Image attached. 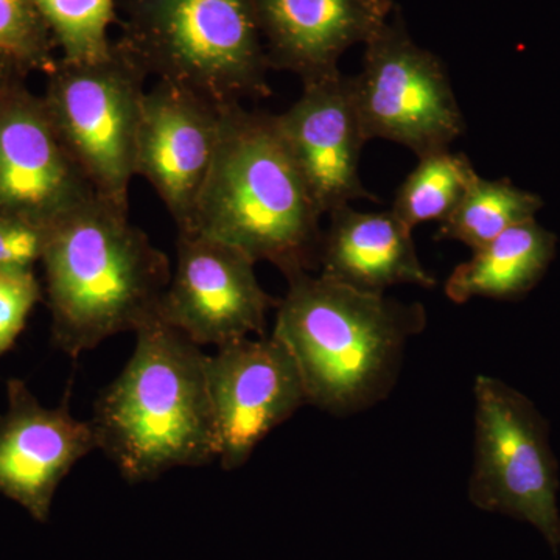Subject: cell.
<instances>
[{
	"label": "cell",
	"mask_w": 560,
	"mask_h": 560,
	"mask_svg": "<svg viewBox=\"0 0 560 560\" xmlns=\"http://www.w3.org/2000/svg\"><path fill=\"white\" fill-rule=\"evenodd\" d=\"M323 213L271 114L223 106L219 147L189 226L287 279L319 267Z\"/></svg>",
	"instance_id": "obj_1"
},
{
	"label": "cell",
	"mask_w": 560,
	"mask_h": 560,
	"mask_svg": "<svg viewBox=\"0 0 560 560\" xmlns=\"http://www.w3.org/2000/svg\"><path fill=\"white\" fill-rule=\"evenodd\" d=\"M176 254L158 319L201 348L265 335L279 301L260 285L248 256L195 232H178Z\"/></svg>",
	"instance_id": "obj_9"
},
{
	"label": "cell",
	"mask_w": 560,
	"mask_h": 560,
	"mask_svg": "<svg viewBox=\"0 0 560 560\" xmlns=\"http://www.w3.org/2000/svg\"><path fill=\"white\" fill-rule=\"evenodd\" d=\"M39 300L40 287L33 270L0 268V357L20 337Z\"/></svg>",
	"instance_id": "obj_22"
},
{
	"label": "cell",
	"mask_w": 560,
	"mask_h": 560,
	"mask_svg": "<svg viewBox=\"0 0 560 560\" xmlns=\"http://www.w3.org/2000/svg\"><path fill=\"white\" fill-rule=\"evenodd\" d=\"M364 47L352 90L366 139L400 143L418 158L451 149L466 131L463 110L444 65L415 43L399 10Z\"/></svg>",
	"instance_id": "obj_8"
},
{
	"label": "cell",
	"mask_w": 560,
	"mask_h": 560,
	"mask_svg": "<svg viewBox=\"0 0 560 560\" xmlns=\"http://www.w3.org/2000/svg\"><path fill=\"white\" fill-rule=\"evenodd\" d=\"M474 397L471 503L529 523L558 552L559 467L547 420L528 397L499 378L478 375Z\"/></svg>",
	"instance_id": "obj_7"
},
{
	"label": "cell",
	"mask_w": 560,
	"mask_h": 560,
	"mask_svg": "<svg viewBox=\"0 0 560 560\" xmlns=\"http://www.w3.org/2000/svg\"><path fill=\"white\" fill-rule=\"evenodd\" d=\"M208 382L221 469H241L272 430L307 405L289 349L275 337H250L208 355Z\"/></svg>",
	"instance_id": "obj_10"
},
{
	"label": "cell",
	"mask_w": 560,
	"mask_h": 560,
	"mask_svg": "<svg viewBox=\"0 0 560 560\" xmlns=\"http://www.w3.org/2000/svg\"><path fill=\"white\" fill-rule=\"evenodd\" d=\"M223 106L164 81L143 97L135 172L160 195L178 231L189 226L212 168Z\"/></svg>",
	"instance_id": "obj_12"
},
{
	"label": "cell",
	"mask_w": 560,
	"mask_h": 560,
	"mask_svg": "<svg viewBox=\"0 0 560 560\" xmlns=\"http://www.w3.org/2000/svg\"><path fill=\"white\" fill-rule=\"evenodd\" d=\"M145 70L114 40L101 61H60L43 101L58 138L102 200L128 209Z\"/></svg>",
	"instance_id": "obj_6"
},
{
	"label": "cell",
	"mask_w": 560,
	"mask_h": 560,
	"mask_svg": "<svg viewBox=\"0 0 560 560\" xmlns=\"http://www.w3.org/2000/svg\"><path fill=\"white\" fill-rule=\"evenodd\" d=\"M302 86L301 97L275 120L319 212L326 215L355 200L381 202L360 178L368 139L353 101L352 77L338 72Z\"/></svg>",
	"instance_id": "obj_13"
},
{
	"label": "cell",
	"mask_w": 560,
	"mask_h": 560,
	"mask_svg": "<svg viewBox=\"0 0 560 560\" xmlns=\"http://www.w3.org/2000/svg\"><path fill=\"white\" fill-rule=\"evenodd\" d=\"M95 197L43 98L22 83L0 91V213L51 228Z\"/></svg>",
	"instance_id": "obj_11"
},
{
	"label": "cell",
	"mask_w": 560,
	"mask_h": 560,
	"mask_svg": "<svg viewBox=\"0 0 560 560\" xmlns=\"http://www.w3.org/2000/svg\"><path fill=\"white\" fill-rule=\"evenodd\" d=\"M120 43L147 75L228 105L271 94L254 0H119Z\"/></svg>",
	"instance_id": "obj_5"
},
{
	"label": "cell",
	"mask_w": 560,
	"mask_h": 560,
	"mask_svg": "<svg viewBox=\"0 0 560 560\" xmlns=\"http://www.w3.org/2000/svg\"><path fill=\"white\" fill-rule=\"evenodd\" d=\"M49 28L61 61L92 62L108 57L119 0H33Z\"/></svg>",
	"instance_id": "obj_20"
},
{
	"label": "cell",
	"mask_w": 560,
	"mask_h": 560,
	"mask_svg": "<svg viewBox=\"0 0 560 560\" xmlns=\"http://www.w3.org/2000/svg\"><path fill=\"white\" fill-rule=\"evenodd\" d=\"M270 69L302 84L341 72L338 62L366 44L394 13L393 0H254Z\"/></svg>",
	"instance_id": "obj_15"
},
{
	"label": "cell",
	"mask_w": 560,
	"mask_h": 560,
	"mask_svg": "<svg viewBox=\"0 0 560 560\" xmlns=\"http://www.w3.org/2000/svg\"><path fill=\"white\" fill-rule=\"evenodd\" d=\"M24 72L25 70H22L20 66L0 55V91L21 83L20 79Z\"/></svg>",
	"instance_id": "obj_24"
},
{
	"label": "cell",
	"mask_w": 560,
	"mask_h": 560,
	"mask_svg": "<svg viewBox=\"0 0 560 560\" xmlns=\"http://www.w3.org/2000/svg\"><path fill=\"white\" fill-rule=\"evenodd\" d=\"M51 228L0 213V268L33 270L43 259Z\"/></svg>",
	"instance_id": "obj_23"
},
{
	"label": "cell",
	"mask_w": 560,
	"mask_h": 560,
	"mask_svg": "<svg viewBox=\"0 0 560 560\" xmlns=\"http://www.w3.org/2000/svg\"><path fill=\"white\" fill-rule=\"evenodd\" d=\"M276 307L272 334L296 361L307 404L335 416L368 410L389 396L425 307L301 272Z\"/></svg>",
	"instance_id": "obj_2"
},
{
	"label": "cell",
	"mask_w": 560,
	"mask_h": 560,
	"mask_svg": "<svg viewBox=\"0 0 560 560\" xmlns=\"http://www.w3.org/2000/svg\"><path fill=\"white\" fill-rule=\"evenodd\" d=\"M135 334L127 366L94 407L97 451L130 482L219 459L201 346L158 318Z\"/></svg>",
	"instance_id": "obj_3"
},
{
	"label": "cell",
	"mask_w": 560,
	"mask_h": 560,
	"mask_svg": "<svg viewBox=\"0 0 560 560\" xmlns=\"http://www.w3.org/2000/svg\"><path fill=\"white\" fill-rule=\"evenodd\" d=\"M55 345L77 359L158 318L172 278L168 257L95 197L50 230L43 259Z\"/></svg>",
	"instance_id": "obj_4"
},
{
	"label": "cell",
	"mask_w": 560,
	"mask_h": 560,
	"mask_svg": "<svg viewBox=\"0 0 560 560\" xmlns=\"http://www.w3.org/2000/svg\"><path fill=\"white\" fill-rule=\"evenodd\" d=\"M51 38L46 22L33 0H0V55L22 70L57 68Z\"/></svg>",
	"instance_id": "obj_21"
},
{
	"label": "cell",
	"mask_w": 560,
	"mask_h": 560,
	"mask_svg": "<svg viewBox=\"0 0 560 560\" xmlns=\"http://www.w3.org/2000/svg\"><path fill=\"white\" fill-rule=\"evenodd\" d=\"M477 176L467 154L451 149L431 151L419 156L418 165L397 189L390 210L411 231L430 221L441 223Z\"/></svg>",
	"instance_id": "obj_19"
},
{
	"label": "cell",
	"mask_w": 560,
	"mask_h": 560,
	"mask_svg": "<svg viewBox=\"0 0 560 560\" xmlns=\"http://www.w3.org/2000/svg\"><path fill=\"white\" fill-rule=\"evenodd\" d=\"M558 238L536 220L526 221L475 249L445 282L444 291L455 304L475 298L517 300L544 278L556 256Z\"/></svg>",
	"instance_id": "obj_17"
},
{
	"label": "cell",
	"mask_w": 560,
	"mask_h": 560,
	"mask_svg": "<svg viewBox=\"0 0 560 560\" xmlns=\"http://www.w3.org/2000/svg\"><path fill=\"white\" fill-rule=\"evenodd\" d=\"M329 217L320 243V276L375 294L396 285L433 289L436 279L420 261L412 231L393 210L361 212L348 205Z\"/></svg>",
	"instance_id": "obj_16"
},
{
	"label": "cell",
	"mask_w": 560,
	"mask_h": 560,
	"mask_svg": "<svg viewBox=\"0 0 560 560\" xmlns=\"http://www.w3.org/2000/svg\"><path fill=\"white\" fill-rule=\"evenodd\" d=\"M541 208L539 195L514 186L510 179L490 180L478 175L447 219L441 221L438 238L460 242L475 250L511 228L536 220Z\"/></svg>",
	"instance_id": "obj_18"
},
{
	"label": "cell",
	"mask_w": 560,
	"mask_h": 560,
	"mask_svg": "<svg viewBox=\"0 0 560 560\" xmlns=\"http://www.w3.org/2000/svg\"><path fill=\"white\" fill-rule=\"evenodd\" d=\"M9 407L0 418V493L47 522L51 501L79 460L97 451L91 420L68 404L47 408L24 382H9Z\"/></svg>",
	"instance_id": "obj_14"
}]
</instances>
